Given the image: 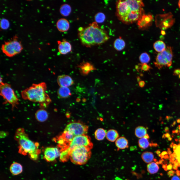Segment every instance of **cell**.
Masks as SVG:
<instances>
[{
	"instance_id": "5",
	"label": "cell",
	"mask_w": 180,
	"mask_h": 180,
	"mask_svg": "<svg viewBox=\"0 0 180 180\" xmlns=\"http://www.w3.org/2000/svg\"><path fill=\"white\" fill-rule=\"evenodd\" d=\"M69 150V158L74 164H84L88 162L91 155V149L84 146H79Z\"/></svg>"
},
{
	"instance_id": "23",
	"label": "cell",
	"mask_w": 180,
	"mask_h": 180,
	"mask_svg": "<svg viewBox=\"0 0 180 180\" xmlns=\"http://www.w3.org/2000/svg\"><path fill=\"white\" fill-rule=\"evenodd\" d=\"M134 134L138 138H141L144 137L147 134L146 129L143 126H138L135 129Z\"/></svg>"
},
{
	"instance_id": "47",
	"label": "cell",
	"mask_w": 180,
	"mask_h": 180,
	"mask_svg": "<svg viewBox=\"0 0 180 180\" xmlns=\"http://www.w3.org/2000/svg\"><path fill=\"white\" fill-rule=\"evenodd\" d=\"M178 5L180 9V0H179L178 2Z\"/></svg>"
},
{
	"instance_id": "8",
	"label": "cell",
	"mask_w": 180,
	"mask_h": 180,
	"mask_svg": "<svg viewBox=\"0 0 180 180\" xmlns=\"http://www.w3.org/2000/svg\"><path fill=\"white\" fill-rule=\"evenodd\" d=\"M0 95L10 104L12 108L16 107L19 104V100L10 85L3 82L0 83Z\"/></svg>"
},
{
	"instance_id": "14",
	"label": "cell",
	"mask_w": 180,
	"mask_h": 180,
	"mask_svg": "<svg viewBox=\"0 0 180 180\" xmlns=\"http://www.w3.org/2000/svg\"><path fill=\"white\" fill-rule=\"evenodd\" d=\"M57 82L60 87H68L72 85L74 83L73 80L70 76L66 75L58 76Z\"/></svg>"
},
{
	"instance_id": "60",
	"label": "cell",
	"mask_w": 180,
	"mask_h": 180,
	"mask_svg": "<svg viewBox=\"0 0 180 180\" xmlns=\"http://www.w3.org/2000/svg\"><path fill=\"white\" fill-rule=\"evenodd\" d=\"M172 137H174V136H172Z\"/></svg>"
},
{
	"instance_id": "22",
	"label": "cell",
	"mask_w": 180,
	"mask_h": 180,
	"mask_svg": "<svg viewBox=\"0 0 180 180\" xmlns=\"http://www.w3.org/2000/svg\"><path fill=\"white\" fill-rule=\"evenodd\" d=\"M58 96L60 98H66L71 95L70 90L66 87H60L58 91Z\"/></svg>"
},
{
	"instance_id": "44",
	"label": "cell",
	"mask_w": 180,
	"mask_h": 180,
	"mask_svg": "<svg viewBox=\"0 0 180 180\" xmlns=\"http://www.w3.org/2000/svg\"><path fill=\"white\" fill-rule=\"evenodd\" d=\"M177 145L176 144H174L173 146V149H175L176 148Z\"/></svg>"
},
{
	"instance_id": "3",
	"label": "cell",
	"mask_w": 180,
	"mask_h": 180,
	"mask_svg": "<svg viewBox=\"0 0 180 180\" xmlns=\"http://www.w3.org/2000/svg\"><path fill=\"white\" fill-rule=\"evenodd\" d=\"M14 138L18 144V152L20 154L24 155L28 154L32 160L38 159L40 152L39 144L30 140L23 128H19L16 130Z\"/></svg>"
},
{
	"instance_id": "25",
	"label": "cell",
	"mask_w": 180,
	"mask_h": 180,
	"mask_svg": "<svg viewBox=\"0 0 180 180\" xmlns=\"http://www.w3.org/2000/svg\"><path fill=\"white\" fill-rule=\"evenodd\" d=\"M72 10L71 6L67 4H64L60 6V11L61 14L64 16H68L70 14Z\"/></svg>"
},
{
	"instance_id": "19",
	"label": "cell",
	"mask_w": 180,
	"mask_h": 180,
	"mask_svg": "<svg viewBox=\"0 0 180 180\" xmlns=\"http://www.w3.org/2000/svg\"><path fill=\"white\" fill-rule=\"evenodd\" d=\"M106 137L107 140L111 142H115L119 138V134L116 130L110 129L106 132Z\"/></svg>"
},
{
	"instance_id": "34",
	"label": "cell",
	"mask_w": 180,
	"mask_h": 180,
	"mask_svg": "<svg viewBox=\"0 0 180 180\" xmlns=\"http://www.w3.org/2000/svg\"><path fill=\"white\" fill-rule=\"evenodd\" d=\"M10 26L8 20L5 18L2 19L0 21V27L2 29L6 30Z\"/></svg>"
},
{
	"instance_id": "32",
	"label": "cell",
	"mask_w": 180,
	"mask_h": 180,
	"mask_svg": "<svg viewBox=\"0 0 180 180\" xmlns=\"http://www.w3.org/2000/svg\"><path fill=\"white\" fill-rule=\"evenodd\" d=\"M106 18L104 14L102 12H98L94 16V20L96 23H101L103 22Z\"/></svg>"
},
{
	"instance_id": "16",
	"label": "cell",
	"mask_w": 180,
	"mask_h": 180,
	"mask_svg": "<svg viewBox=\"0 0 180 180\" xmlns=\"http://www.w3.org/2000/svg\"><path fill=\"white\" fill-rule=\"evenodd\" d=\"M82 74L86 75L90 72L96 69L94 66L88 62H83L78 66Z\"/></svg>"
},
{
	"instance_id": "37",
	"label": "cell",
	"mask_w": 180,
	"mask_h": 180,
	"mask_svg": "<svg viewBox=\"0 0 180 180\" xmlns=\"http://www.w3.org/2000/svg\"><path fill=\"white\" fill-rule=\"evenodd\" d=\"M171 180H180V177L177 176L175 175L172 177Z\"/></svg>"
},
{
	"instance_id": "17",
	"label": "cell",
	"mask_w": 180,
	"mask_h": 180,
	"mask_svg": "<svg viewBox=\"0 0 180 180\" xmlns=\"http://www.w3.org/2000/svg\"><path fill=\"white\" fill-rule=\"evenodd\" d=\"M56 26L60 32H64L68 31L70 28V23L66 19L61 18L58 20L56 23Z\"/></svg>"
},
{
	"instance_id": "57",
	"label": "cell",
	"mask_w": 180,
	"mask_h": 180,
	"mask_svg": "<svg viewBox=\"0 0 180 180\" xmlns=\"http://www.w3.org/2000/svg\"><path fill=\"white\" fill-rule=\"evenodd\" d=\"M179 133H178V135H179Z\"/></svg>"
},
{
	"instance_id": "40",
	"label": "cell",
	"mask_w": 180,
	"mask_h": 180,
	"mask_svg": "<svg viewBox=\"0 0 180 180\" xmlns=\"http://www.w3.org/2000/svg\"><path fill=\"white\" fill-rule=\"evenodd\" d=\"M172 116H166V120H169L170 119H172Z\"/></svg>"
},
{
	"instance_id": "21",
	"label": "cell",
	"mask_w": 180,
	"mask_h": 180,
	"mask_svg": "<svg viewBox=\"0 0 180 180\" xmlns=\"http://www.w3.org/2000/svg\"><path fill=\"white\" fill-rule=\"evenodd\" d=\"M10 170L13 174L16 175L20 174L22 172V166L20 164L15 162L10 165Z\"/></svg>"
},
{
	"instance_id": "33",
	"label": "cell",
	"mask_w": 180,
	"mask_h": 180,
	"mask_svg": "<svg viewBox=\"0 0 180 180\" xmlns=\"http://www.w3.org/2000/svg\"><path fill=\"white\" fill-rule=\"evenodd\" d=\"M139 59L140 62L142 64H146L150 60L149 55L146 52L142 53L140 56Z\"/></svg>"
},
{
	"instance_id": "1",
	"label": "cell",
	"mask_w": 180,
	"mask_h": 180,
	"mask_svg": "<svg viewBox=\"0 0 180 180\" xmlns=\"http://www.w3.org/2000/svg\"><path fill=\"white\" fill-rule=\"evenodd\" d=\"M144 4L142 0H120L116 3V14L124 23H132L138 21L144 14Z\"/></svg>"
},
{
	"instance_id": "38",
	"label": "cell",
	"mask_w": 180,
	"mask_h": 180,
	"mask_svg": "<svg viewBox=\"0 0 180 180\" xmlns=\"http://www.w3.org/2000/svg\"><path fill=\"white\" fill-rule=\"evenodd\" d=\"M139 84L140 86L142 87L144 86V81H141L140 82Z\"/></svg>"
},
{
	"instance_id": "59",
	"label": "cell",
	"mask_w": 180,
	"mask_h": 180,
	"mask_svg": "<svg viewBox=\"0 0 180 180\" xmlns=\"http://www.w3.org/2000/svg\"><path fill=\"white\" fill-rule=\"evenodd\" d=\"M178 129H179V130H180V128H178Z\"/></svg>"
},
{
	"instance_id": "15",
	"label": "cell",
	"mask_w": 180,
	"mask_h": 180,
	"mask_svg": "<svg viewBox=\"0 0 180 180\" xmlns=\"http://www.w3.org/2000/svg\"><path fill=\"white\" fill-rule=\"evenodd\" d=\"M58 51L61 54H66L71 51L72 46L69 42L63 40L62 42L58 41Z\"/></svg>"
},
{
	"instance_id": "45",
	"label": "cell",
	"mask_w": 180,
	"mask_h": 180,
	"mask_svg": "<svg viewBox=\"0 0 180 180\" xmlns=\"http://www.w3.org/2000/svg\"><path fill=\"white\" fill-rule=\"evenodd\" d=\"M177 122L178 123H180V118H178L177 120Z\"/></svg>"
},
{
	"instance_id": "41",
	"label": "cell",
	"mask_w": 180,
	"mask_h": 180,
	"mask_svg": "<svg viewBox=\"0 0 180 180\" xmlns=\"http://www.w3.org/2000/svg\"><path fill=\"white\" fill-rule=\"evenodd\" d=\"M165 136L166 137L168 138L170 137V135L168 133H166L165 134Z\"/></svg>"
},
{
	"instance_id": "6",
	"label": "cell",
	"mask_w": 180,
	"mask_h": 180,
	"mask_svg": "<svg viewBox=\"0 0 180 180\" xmlns=\"http://www.w3.org/2000/svg\"><path fill=\"white\" fill-rule=\"evenodd\" d=\"M1 49L6 56L12 57L20 53L23 48L21 42L18 40L17 36H15L11 40L5 42L2 44Z\"/></svg>"
},
{
	"instance_id": "39",
	"label": "cell",
	"mask_w": 180,
	"mask_h": 180,
	"mask_svg": "<svg viewBox=\"0 0 180 180\" xmlns=\"http://www.w3.org/2000/svg\"><path fill=\"white\" fill-rule=\"evenodd\" d=\"M164 130L166 132H169V128L167 126L166 127L164 128Z\"/></svg>"
},
{
	"instance_id": "11",
	"label": "cell",
	"mask_w": 180,
	"mask_h": 180,
	"mask_svg": "<svg viewBox=\"0 0 180 180\" xmlns=\"http://www.w3.org/2000/svg\"><path fill=\"white\" fill-rule=\"evenodd\" d=\"M74 136L70 132L64 130L62 134L56 138L58 147L61 149L60 152L68 148Z\"/></svg>"
},
{
	"instance_id": "12",
	"label": "cell",
	"mask_w": 180,
	"mask_h": 180,
	"mask_svg": "<svg viewBox=\"0 0 180 180\" xmlns=\"http://www.w3.org/2000/svg\"><path fill=\"white\" fill-rule=\"evenodd\" d=\"M60 150L56 148L48 147L44 150V158L47 162L53 161L60 156Z\"/></svg>"
},
{
	"instance_id": "9",
	"label": "cell",
	"mask_w": 180,
	"mask_h": 180,
	"mask_svg": "<svg viewBox=\"0 0 180 180\" xmlns=\"http://www.w3.org/2000/svg\"><path fill=\"white\" fill-rule=\"evenodd\" d=\"M88 129V126L80 122H73L68 124L64 130L68 131L74 136L86 135Z\"/></svg>"
},
{
	"instance_id": "24",
	"label": "cell",
	"mask_w": 180,
	"mask_h": 180,
	"mask_svg": "<svg viewBox=\"0 0 180 180\" xmlns=\"http://www.w3.org/2000/svg\"><path fill=\"white\" fill-rule=\"evenodd\" d=\"M153 47L154 50L159 53L163 51L166 48L165 43L161 40L155 42L153 44Z\"/></svg>"
},
{
	"instance_id": "48",
	"label": "cell",
	"mask_w": 180,
	"mask_h": 180,
	"mask_svg": "<svg viewBox=\"0 0 180 180\" xmlns=\"http://www.w3.org/2000/svg\"><path fill=\"white\" fill-rule=\"evenodd\" d=\"M162 138H166V137L165 136V135L164 134L162 136Z\"/></svg>"
},
{
	"instance_id": "29",
	"label": "cell",
	"mask_w": 180,
	"mask_h": 180,
	"mask_svg": "<svg viewBox=\"0 0 180 180\" xmlns=\"http://www.w3.org/2000/svg\"><path fill=\"white\" fill-rule=\"evenodd\" d=\"M147 168L148 172L151 174H154L157 173L159 169L158 165L154 162L148 164L147 165Z\"/></svg>"
},
{
	"instance_id": "55",
	"label": "cell",
	"mask_w": 180,
	"mask_h": 180,
	"mask_svg": "<svg viewBox=\"0 0 180 180\" xmlns=\"http://www.w3.org/2000/svg\"><path fill=\"white\" fill-rule=\"evenodd\" d=\"M161 123V124H162H162H164V122H162Z\"/></svg>"
},
{
	"instance_id": "13",
	"label": "cell",
	"mask_w": 180,
	"mask_h": 180,
	"mask_svg": "<svg viewBox=\"0 0 180 180\" xmlns=\"http://www.w3.org/2000/svg\"><path fill=\"white\" fill-rule=\"evenodd\" d=\"M153 19L150 14H144L138 20V25L140 28H145L150 26Z\"/></svg>"
},
{
	"instance_id": "7",
	"label": "cell",
	"mask_w": 180,
	"mask_h": 180,
	"mask_svg": "<svg viewBox=\"0 0 180 180\" xmlns=\"http://www.w3.org/2000/svg\"><path fill=\"white\" fill-rule=\"evenodd\" d=\"M173 56L171 47L167 46L164 51L158 53L156 57L154 64L159 69L163 67H169L172 64Z\"/></svg>"
},
{
	"instance_id": "18",
	"label": "cell",
	"mask_w": 180,
	"mask_h": 180,
	"mask_svg": "<svg viewBox=\"0 0 180 180\" xmlns=\"http://www.w3.org/2000/svg\"><path fill=\"white\" fill-rule=\"evenodd\" d=\"M115 142L116 146L118 148L124 149L128 147V140L124 137H119Z\"/></svg>"
},
{
	"instance_id": "46",
	"label": "cell",
	"mask_w": 180,
	"mask_h": 180,
	"mask_svg": "<svg viewBox=\"0 0 180 180\" xmlns=\"http://www.w3.org/2000/svg\"><path fill=\"white\" fill-rule=\"evenodd\" d=\"M168 140L169 141H171L172 140V138L171 137H169L168 138Z\"/></svg>"
},
{
	"instance_id": "51",
	"label": "cell",
	"mask_w": 180,
	"mask_h": 180,
	"mask_svg": "<svg viewBox=\"0 0 180 180\" xmlns=\"http://www.w3.org/2000/svg\"><path fill=\"white\" fill-rule=\"evenodd\" d=\"M175 140L176 142H178V140L177 138H175Z\"/></svg>"
},
{
	"instance_id": "10",
	"label": "cell",
	"mask_w": 180,
	"mask_h": 180,
	"mask_svg": "<svg viewBox=\"0 0 180 180\" xmlns=\"http://www.w3.org/2000/svg\"><path fill=\"white\" fill-rule=\"evenodd\" d=\"M93 146L90 137L84 135L74 136L68 148L71 150L78 147L84 146L91 149Z\"/></svg>"
},
{
	"instance_id": "35",
	"label": "cell",
	"mask_w": 180,
	"mask_h": 180,
	"mask_svg": "<svg viewBox=\"0 0 180 180\" xmlns=\"http://www.w3.org/2000/svg\"><path fill=\"white\" fill-rule=\"evenodd\" d=\"M142 70L146 71L149 70L150 66L147 64H144L142 66Z\"/></svg>"
},
{
	"instance_id": "31",
	"label": "cell",
	"mask_w": 180,
	"mask_h": 180,
	"mask_svg": "<svg viewBox=\"0 0 180 180\" xmlns=\"http://www.w3.org/2000/svg\"><path fill=\"white\" fill-rule=\"evenodd\" d=\"M174 153L171 155L175 158L178 165L180 167V143L175 149H173Z\"/></svg>"
},
{
	"instance_id": "50",
	"label": "cell",
	"mask_w": 180,
	"mask_h": 180,
	"mask_svg": "<svg viewBox=\"0 0 180 180\" xmlns=\"http://www.w3.org/2000/svg\"><path fill=\"white\" fill-rule=\"evenodd\" d=\"M175 132L176 133H178V130H175Z\"/></svg>"
},
{
	"instance_id": "27",
	"label": "cell",
	"mask_w": 180,
	"mask_h": 180,
	"mask_svg": "<svg viewBox=\"0 0 180 180\" xmlns=\"http://www.w3.org/2000/svg\"><path fill=\"white\" fill-rule=\"evenodd\" d=\"M106 132L103 128H99L97 129L94 132L96 138L97 140H103L106 136Z\"/></svg>"
},
{
	"instance_id": "4",
	"label": "cell",
	"mask_w": 180,
	"mask_h": 180,
	"mask_svg": "<svg viewBox=\"0 0 180 180\" xmlns=\"http://www.w3.org/2000/svg\"><path fill=\"white\" fill-rule=\"evenodd\" d=\"M46 90L47 86L44 82L34 84L29 87L22 90L21 96L24 100L38 102L42 107H45L51 102L46 92Z\"/></svg>"
},
{
	"instance_id": "54",
	"label": "cell",
	"mask_w": 180,
	"mask_h": 180,
	"mask_svg": "<svg viewBox=\"0 0 180 180\" xmlns=\"http://www.w3.org/2000/svg\"><path fill=\"white\" fill-rule=\"evenodd\" d=\"M171 144H172V145H173L174 144V142H172Z\"/></svg>"
},
{
	"instance_id": "52",
	"label": "cell",
	"mask_w": 180,
	"mask_h": 180,
	"mask_svg": "<svg viewBox=\"0 0 180 180\" xmlns=\"http://www.w3.org/2000/svg\"><path fill=\"white\" fill-rule=\"evenodd\" d=\"M172 133H175V130H173L172 131Z\"/></svg>"
},
{
	"instance_id": "20",
	"label": "cell",
	"mask_w": 180,
	"mask_h": 180,
	"mask_svg": "<svg viewBox=\"0 0 180 180\" xmlns=\"http://www.w3.org/2000/svg\"><path fill=\"white\" fill-rule=\"evenodd\" d=\"M35 117L36 119L38 121L43 122L47 119L48 114L45 110L41 109L38 110L36 112Z\"/></svg>"
},
{
	"instance_id": "49",
	"label": "cell",
	"mask_w": 180,
	"mask_h": 180,
	"mask_svg": "<svg viewBox=\"0 0 180 180\" xmlns=\"http://www.w3.org/2000/svg\"><path fill=\"white\" fill-rule=\"evenodd\" d=\"M176 124V121H174L172 123V124L174 126Z\"/></svg>"
},
{
	"instance_id": "56",
	"label": "cell",
	"mask_w": 180,
	"mask_h": 180,
	"mask_svg": "<svg viewBox=\"0 0 180 180\" xmlns=\"http://www.w3.org/2000/svg\"><path fill=\"white\" fill-rule=\"evenodd\" d=\"M179 142H180V138H179Z\"/></svg>"
},
{
	"instance_id": "2",
	"label": "cell",
	"mask_w": 180,
	"mask_h": 180,
	"mask_svg": "<svg viewBox=\"0 0 180 180\" xmlns=\"http://www.w3.org/2000/svg\"><path fill=\"white\" fill-rule=\"evenodd\" d=\"M78 31V36L81 42L87 47L101 44L109 38L106 32L100 28L96 22H92L85 28L80 27Z\"/></svg>"
},
{
	"instance_id": "36",
	"label": "cell",
	"mask_w": 180,
	"mask_h": 180,
	"mask_svg": "<svg viewBox=\"0 0 180 180\" xmlns=\"http://www.w3.org/2000/svg\"><path fill=\"white\" fill-rule=\"evenodd\" d=\"M174 75H179V77L180 78V69H177L175 70L174 72Z\"/></svg>"
},
{
	"instance_id": "43",
	"label": "cell",
	"mask_w": 180,
	"mask_h": 180,
	"mask_svg": "<svg viewBox=\"0 0 180 180\" xmlns=\"http://www.w3.org/2000/svg\"><path fill=\"white\" fill-rule=\"evenodd\" d=\"M144 137L148 139L150 138V137L148 134H147Z\"/></svg>"
},
{
	"instance_id": "28",
	"label": "cell",
	"mask_w": 180,
	"mask_h": 180,
	"mask_svg": "<svg viewBox=\"0 0 180 180\" xmlns=\"http://www.w3.org/2000/svg\"><path fill=\"white\" fill-rule=\"evenodd\" d=\"M125 46L124 40L120 37L116 39L114 41V46L115 48L118 50H122Z\"/></svg>"
},
{
	"instance_id": "58",
	"label": "cell",
	"mask_w": 180,
	"mask_h": 180,
	"mask_svg": "<svg viewBox=\"0 0 180 180\" xmlns=\"http://www.w3.org/2000/svg\"><path fill=\"white\" fill-rule=\"evenodd\" d=\"M178 132H179V133H180V130H179L178 131Z\"/></svg>"
},
{
	"instance_id": "26",
	"label": "cell",
	"mask_w": 180,
	"mask_h": 180,
	"mask_svg": "<svg viewBox=\"0 0 180 180\" xmlns=\"http://www.w3.org/2000/svg\"><path fill=\"white\" fill-rule=\"evenodd\" d=\"M141 157L142 160L146 163H149L152 162L154 158L153 154L151 152H143Z\"/></svg>"
},
{
	"instance_id": "30",
	"label": "cell",
	"mask_w": 180,
	"mask_h": 180,
	"mask_svg": "<svg viewBox=\"0 0 180 180\" xmlns=\"http://www.w3.org/2000/svg\"><path fill=\"white\" fill-rule=\"evenodd\" d=\"M138 144L140 148L144 149L148 148L150 146V143L148 139L143 137L140 138L138 141Z\"/></svg>"
},
{
	"instance_id": "53",
	"label": "cell",
	"mask_w": 180,
	"mask_h": 180,
	"mask_svg": "<svg viewBox=\"0 0 180 180\" xmlns=\"http://www.w3.org/2000/svg\"><path fill=\"white\" fill-rule=\"evenodd\" d=\"M172 146H172V144H170V147L171 148H172Z\"/></svg>"
},
{
	"instance_id": "42",
	"label": "cell",
	"mask_w": 180,
	"mask_h": 180,
	"mask_svg": "<svg viewBox=\"0 0 180 180\" xmlns=\"http://www.w3.org/2000/svg\"><path fill=\"white\" fill-rule=\"evenodd\" d=\"M158 145L156 143H152V146H154V147H156Z\"/></svg>"
}]
</instances>
